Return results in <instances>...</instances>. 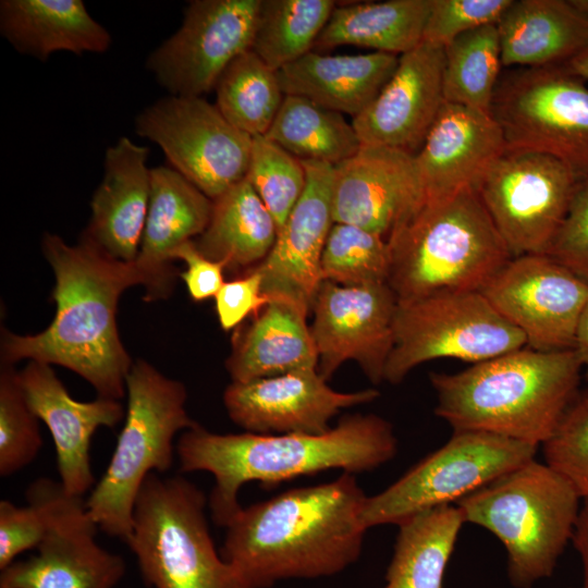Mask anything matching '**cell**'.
<instances>
[{
  "instance_id": "6da1fadb",
  "label": "cell",
  "mask_w": 588,
  "mask_h": 588,
  "mask_svg": "<svg viewBox=\"0 0 588 588\" xmlns=\"http://www.w3.org/2000/svg\"><path fill=\"white\" fill-rule=\"evenodd\" d=\"M42 252L56 279L51 323L33 335L1 334V364L30 359L76 372L98 396L121 400L133 365L121 342L117 309L130 286L146 280L135 262L117 260L82 237L75 246L46 233Z\"/></svg>"
},
{
  "instance_id": "7a4b0ae2",
  "label": "cell",
  "mask_w": 588,
  "mask_h": 588,
  "mask_svg": "<svg viewBox=\"0 0 588 588\" xmlns=\"http://www.w3.org/2000/svg\"><path fill=\"white\" fill-rule=\"evenodd\" d=\"M366 499L354 474L343 473L242 507L225 527L220 554L253 588L335 575L360 555Z\"/></svg>"
},
{
  "instance_id": "3957f363",
  "label": "cell",
  "mask_w": 588,
  "mask_h": 588,
  "mask_svg": "<svg viewBox=\"0 0 588 588\" xmlns=\"http://www.w3.org/2000/svg\"><path fill=\"white\" fill-rule=\"evenodd\" d=\"M175 451L181 471H208L215 477L209 497L211 517L226 527L242 509L237 495L245 483L272 487L330 469L370 471L395 456L397 440L382 417L353 414L317 436L221 434L197 424L182 432Z\"/></svg>"
},
{
  "instance_id": "277c9868",
  "label": "cell",
  "mask_w": 588,
  "mask_h": 588,
  "mask_svg": "<svg viewBox=\"0 0 588 588\" xmlns=\"http://www.w3.org/2000/svg\"><path fill=\"white\" fill-rule=\"evenodd\" d=\"M577 351L528 346L456 373H430L434 414L453 431H481L540 445L579 392Z\"/></svg>"
},
{
  "instance_id": "5b68a950",
  "label": "cell",
  "mask_w": 588,
  "mask_h": 588,
  "mask_svg": "<svg viewBox=\"0 0 588 588\" xmlns=\"http://www.w3.org/2000/svg\"><path fill=\"white\" fill-rule=\"evenodd\" d=\"M397 302L480 292L512 255L477 191L425 200L387 238Z\"/></svg>"
},
{
  "instance_id": "8992f818",
  "label": "cell",
  "mask_w": 588,
  "mask_h": 588,
  "mask_svg": "<svg viewBox=\"0 0 588 588\" xmlns=\"http://www.w3.org/2000/svg\"><path fill=\"white\" fill-rule=\"evenodd\" d=\"M580 497L546 463L532 460L455 503L465 523L493 534L507 552L515 588L550 577L572 541Z\"/></svg>"
},
{
  "instance_id": "52a82bcc",
  "label": "cell",
  "mask_w": 588,
  "mask_h": 588,
  "mask_svg": "<svg viewBox=\"0 0 588 588\" xmlns=\"http://www.w3.org/2000/svg\"><path fill=\"white\" fill-rule=\"evenodd\" d=\"M125 393V422L105 474L86 500L98 528L123 540L132 530L134 504L147 476L172 467L175 436L197 425L185 408L184 384L146 360L133 363Z\"/></svg>"
},
{
  "instance_id": "ba28073f",
  "label": "cell",
  "mask_w": 588,
  "mask_h": 588,
  "mask_svg": "<svg viewBox=\"0 0 588 588\" xmlns=\"http://www.w3.org/2000/svg\"><path fill=\"white\" fill-rule=\"evenodd\" d=\"M206 497L187 479L151 473L136 498L124 540L154 588H253L216 550Z\"/></svg>"
},
{
  "instance_id": "9c48e42d",
  "label": "cell",
  "mask_w": 588,
  "mask_h": 588,
  "mask_svg": "<svg viewBox=\"0 0 588 588\" xmlns=\"http://www.w3.org/2000/svg\"><path fill=\"white\" fill-rule=\"evenodd\" d=\"M490 113L507 149L552 156L580 180L588 177V86L565 64L500 76Z\"/></svg>"
},
{
  "instance_id": "30bf717a",
  "label": "cell",
  "mask_w": 588,
  "mask_h": 588,
  "mask_svg": "<svg viewBox=\"0 0 588 588\" xmlns=\"http://www.w3.org/2000/svg\"><path fill=\"white\" fill-rule=\"evenodd\" d=\"M525 346V335L481 292L399 302L394 345L384 380L397 384L413 368L437 358H456L474 365Z\"/></svg>"
},
{
  "instance_id": "8fae6325",
  "label": "cell",
  "mask_w": 588,
  "mask_h": 588,
  "mask_svg": "<svg viewBox=\"0 0 588 588\" xmlns=\"http://www.w3.org/2000/svg\"><path fill=\"white\" fill-rule=\"evenodd\" d=\"M538 445L481 431H453L440 449L424 457L380 493L367 497L362 520L367 528L404 520L456 503L502 475L535 460Z\"/></svg>"
},
{
  "instance_id": "7c38bea8",
  "label": "cell",
  "mask_w": 588,
  "mask_h": 588,
  "mask_svg": "<svg viewBox=\"0 0 588 588\" xmlns=\"http://www.w3.org/2000/svg\"><path fill=\"white\" fill-rule=\"evenodd\" d=\"M579 180L552 156L506 148L477 193L512 257L546 254Z\"/></svg>"
},
{
  "instance_id": "4fadbf2b",
  "label": "cell",
  "mask_w": 588,
  "mask_h": 588,
  "mask_svg": "<svg viewBox=\"0 0 588 588\" xmlns=\"http://www.w3.org/2000/svg\"><path fill=\"white\" fill-rule=\"evenodd\" d=\"M135 131L212 200L246 177L253 137L201 97L171 95L156 101L137 115Z\"/></svg>"
},
{
  "instance_id": "5bb4252c",
  "label": "cell",
  "mask_w": 588,
  "mask_h": 588,
  "mask_svg": "<svg viewBox=\"0 0 588 588\" xmlns=\"http://www.w3.org/2000/svg\"><path fill=\"white\" fill-rule=\"evenodd\" d=\"M260 0L189 1L180 28L146 66L172 96L201 97L252 47Z\"/></svg>"
},
{
  "instance_id": "9a60e30c",
  "label": "cell",
  "mask_w": 588,
  "mask_h": 588,
  "mask_svg": "<svg viewBox=\"0 0 588 588\" xmlns=\"http://www.w3.org/2000/svg\"><path fill=\"white\" fill-rule=\"evenodd\" d=\"M537 351L574 350L588 282L546 254L512 257L480 291Z\"/></svg>"
},
{
  "instance_id": "2e32d148",
  "label": "cell",
  "mask_w": 588,
  "mask_h": 588,
  "mask_svg": "<svg viewBox=\"0 0 588 588\" xmlns=\"http://www.w3.org/2000/svg\"><path fill=\"white\" fill-rule=\"evenodd\" d=\"M397 303L388 283L345 286L322 281L311 306L310 326L320 376L328 380L353 359L372 383L384 380Z\"/></svg>"
},
{
  "instance_id": "e0dca14e",
  "label": "cell",
  "mask_w": 588,
  "mask_h": 588,
  "mask_svg": "<svg viewBox=\"0 0 588 588\" xmlns=\"http://www.w3.org/2000/svg\"><path fill=\"white\" fill-rule=\"evenodd\" d=\"M367 389L343 393L330 388L317 369L298 370L245 382H231L223 393L229 417L247 432L322 434L341 409L376 400Z\"/></svg>"
},
{
  "instance_id": "ac0fdd59",
  "label": "cell",
  "mask_w": 588,
  "mask_h": 588,
  "mask_svg": "<svg viewBox=\"0 0 588 588\" xmlns=\"http://www.w3.org/2000/svg\"><path fill=\"white\" fill-rule=\"evenodd\" d=\"M305 189L279 230L268 256L253 268L262 277V291L309 314L322 282L321 254L332 226L333 166L302 160Z\"/></svg>"
},
{
  "instance_id": "d6986e66",
  "label": "cell",
  "mask_w": 588,
  "mask_h": 588,
  "mask_svg": "<svg viewBox=\"0 0 588 588\" xmlns=\"http://www.w3.org/2000/svg\"><path fill=\"white\" fill-rule=\"evenodd\" d=\"M444 47L422 40L400 56L395 72L352 124L362 145L415 156L443 103Z\"/></svg>"
},
{
  "instance_id": "ffe728a7",
  "label": "cell",
  "mask_w": 588,
  "mask_h": 588,
  "mask_svg": "<svg viewBox=\"0 0 588 588\" xmlns=\"http://www.w3.org/2000/svg\"><path fill=\"white\" fill-rule=\"evenodd\" d=\"M422 199L415 156L406 151L362 145L333 166V222L354 224L387 240Z\"/></svg>"
},
{
  "instance_id": "44dd1931",
  "label": "cell",
  "mask_w": 588,
  "mask_h": 588,
  "mask_svg": "<svg viewBox=\"0 0 588 588\" xmlns=\"http://www.w3.org/2000/svg\"><path fill=\"white\" fill-rule=\"evenodd\" d=\"M98 529L86 501L71 495L37 553L1 569L0 588H114L125 563L96 542Z\"/></svg>"
},
{
  "instance_id": "7402d4cb",
  "label": "cell",
  "mask_w": 588,
  "mask_h": 588,
  "mask_svg": "<svg viewBox=\"0 0 588 588\" xmlns=\"http://www.w3.org/2000/svg\"><path fill=\"white\" fill-rule=\"evenodd\" d=\"M29 407L50 430L60 482L71 494L84 497L95 487L90 443L99 427L113 428L125 416L120 400L98 396L74 400L50 365L30 360L19 371Z\"/></svg>"
},
{
  "instance_id": "603a6c76",
  "label": "cell",
  "mask_w": 588,
  "mask_h": 588,
  "mask_svg": "<svg viewBox=\"0 0 588 588\" xmlns=\"http://www.w3.org/2000/svg\"><path fill=\"white\" fill-rule=\"evenodd\" d=\"M505 150L502 130L490 112L445 101L415 155L424 199L477 191Z\"/></svg>"
},
{
  "instance_id": "cb8c5ba5",
  "label": "cell",
  "mask_w": 588,
  "mask_h": 588,
  "mask_svg": "<svg viewBox=\"0 0 588 588\" xmlns=\"http://www.w3.org/2000/svg\"><path fill=\"white\" fill-rule=\"evenodd\" d=\"M149 149L120 137L105 155V174L95 191L83 236L108 256L124 262L137 258L147 218L151 169Z\"/></svg>"
},
{
  "instance_id": "d4e9b609",
  "label": "cell",
  "mask_w": 588,
  "mask_h": 588,
  "mask_svg": "<svg viewBox=\"0 0 588 588\" xmlns=\"http://www.w3.org/2000/svg\"><path fill=\"white\" fill-rule=\"evenodd\" d=\"M212 199L171 167L151 169L149 207L136 260L145 277L146 299L167 297L176 271L173 253L207 228Z\"/></svg>"
},
{
  "instance_id": "484cf974",
  "label": "cell",
  "mask_w": 588,
  "mask_h": 588,
  "mask_svg": "<svg viewBox=\"0 0 588 588\" xmlns=\"http://www.w3.org/2000/svg\"><path fill=\"white\" fill-rule=\"evenodd\" d=\"M399 58L373 51L330 56L311 50L279 70L278 76L284 95L305 97L354 119L389 82Z\"/></svg>"
},
{
  "instance_id": "4316f807",
  "label": "cell",
  "mask_w": 588,
  "mask_h": 588,
  "mask_svg": "<svg viewBox=\"0 0 588 588\" xmlns=\"http://www.w3.org/2000/svg\"><path fill=\"white\" fill-rule=\"evenodd\" d=\"M497 27L505 66L566 64L588 46V16L572 0H512Z\"/></svg>"
},
{
  "instance_id": "83f0119b",
  "label": "cell",
  "mask_w": 588,
  "mask_h": 588,
  "mask_svg": "<svg viewBox=\"0 0 588 588\" xmlns=\"http://www.w3.org/2000/svg\"><path fill=\"white\" fill-rule=\"evenodd\" d=\"M307 314L272 299L252 322L237 329L225 366L233 382L317 369L318 354Z\"/></svg>"
},
{
  "instance_id": "f1b7e54d",
  "label": "cell",
  "mask_w": 588,
  "mask_h": 588,
  "mask_svg": "<svg viewBox=\"0 0 588 588\" xmlns=\"http://www.w3.org/2000/svg\"><path fill=\"white\" fill-rule=\"evenodd\" d=\"M0 30L15 50L38 60L57 51L103 53L112 41L81 0H2Z\"/></svg>"
},
{
  "instance_id": "f546056e",
  "label": "cell",
  "mask_w": 588,
  "mask_h": 588,
  "mask_svg": "<svg viewBox=\"0 0 588 588\" xmlns=\"http://www.w3.org/2000/svg\"><path fill=\"white\" fill-rule=\"evenodd\" d=\"M432 0L338 4L317 38L318 52L352 45L402 56L422 41Z\"/></svg>"
},
{
  "instance_id": "4dcf8cb0",
  "label": "cell",
  "mask_w": 588,
  "mask_h": 588,
  "mask_svg": "<svg viewBox=\"0 0 588 588\" xmlns=\"http://www.w3.org/2000/svg\"><path fill=\"white\" fill-rule=\"evenodd\" d=\"M278 225L250 184L243 180L212 200L209 223L194 241L206 257L228 270L261 262L272 249Z\"/></svg>"
},
{
  "instance_id": "1f68e13d",
  "label": "cell",
  "mask_w": 588,
  "mask_h": 588,
  "mask_svg": "<svg viewBox=\"0 0 588 588\" xmlns=\"http://www.w3.org/2000/svg\"><path fill=\"white\" fill-rule=\"evenodd\" d=\"M456 505H442L399 525L383 588H443L448 563L464 524Z\"/></svg>"
},
{
  "instance_id": "d6a6232c",
  "label": "cell",
  "mask_w": 588,
  "mask_h": 588,
  "mask_svg": "<svg viewBox=\"0 0 588 588\" xmlns=\"http://www.w3.org/2000/svg\"><path fill=\"white\" fill-rule=\"evenodd\" d=\"M265 136L299 160L331 166L354 156L362 146L342 113L296 95H284Z\"/></svg>"
},
{
  "instance_id": "836d02e7",
  "label": "cell",
  "mask_w": 588,
  "mask_h": 588,
  "mask_svg": "<svg viewBox=\"0 0 588 588\" xmlns=\"http://www.w3.org/2000/svg\"><path fill=\"white\" fill-rule=\"evenodd\" d=\"M336 2L260 0L250 50L279 71L314 50Z\"/></svg>"
},
{
  "instance_id": "e575fe53",
  "label": "cell",
  "mask_w": 588,
  "mask_h": 588,
  "mask_svg": "<svg viewBox=\"0 0 588 588\" xmlns=\"http://www.w3.org/2000/svg\"><path fill=\"white\" fill-rule=\"evenodd\" d=\"M213 89L221 114L252 137L266 135L284 98L278 72L250 49L225 68Z\"/></svg>"
},
{
  "instance_id": "d590c367",
  "label": "cell",
  "mask_w": 588,
  "mask_h": 588,
  "mask_svg": "<svg viewBox=\"0 0 588 588\" xmlns=\"http://www.w3.org/2000/svg\"><path fill=\"white\" fill-rule=\"evenodd\" d=\"M444 100L490 112L502 66L497 25L458 36L444 47Z\"/></svg>"
},
{
  "instance_id": "8d00e7d4",
  "label": "cell",
  "mask_w": 588,
  "mask_h": 588,
  "mask_svg": "<svg viewBox=\"0 0 588 588\" xmlns=\"http://www.w3.org/2000/svg\"><path fill=\"white\" fill-rule=\"evenodd\" d=\"M389 267L384 237L354 224H332L321 254L322 281L345 286L388 283Z\"/></svg>"
},
{
  "instance_id": "74e56055",
  "label": "cell",
  "mask_w": 588,
  "mask_h": 588,
  "mask_svg": "<svg viewBox=\"0 0 588 588\" xmlns=\"http://www.w3.org/2000/svg\"><path fill=\"white\" fill-rule=\"evenodd\" d=\"M70 495L60 481L38 478L26 491V506L0 501V569L21 553L37 549Z\"/></svg>"
},
{
  "instance_id": "f35d334b",
  "label": "cell",
  "mask_w": 588,
  "mask_h": 588,
  "mask_svg": "<svg viewBox=\"0 0 588 588\" xmlns=\"http://www.w3.org/2000/svg\"><path fill=\"white\" fill-rule=\"evenodd\" d=\"M245 180L270 211L280 230L301 198L307 176L302 160L265 135H259L253 137Z\"/></svg>"
},
{
  "instance_id": "ab89813d",
  "label": "cell",
  "mask_w": 588,
  "mask_h": 588,
  "mask_svg": "<svg viewBox=\"0 0 588 588\" xmlns=\"http://www.w3.org/2000/svg\"><path fill=\"white\" fill-rule=\"evenodd\" d=\"M39 419L32 411L13 365L0 372V476L8 477L29 465L42 446Z\"/></svg>"
},
{
  "instance_id": "60d3db41",
  "label": "cell",
  "mask_w": 588,
  "mask_h": 588,
  "mask_svg": "<svg viewBox=\"0 0 588 588\" xmlns=\"http://www.w3.org/2000/svg\"><path fill=\"white\" fill-rule=\"evenodd\" d=\"M544 463L588 499V389L579 390L552 436L542 444Z\"/></svg>"
},
{
  "instance_id": "b9f144b4",
  "label": "cell",
  "mask_w": 588,
  "mask_h": 588,
  "mask_svg": "<svg viewBox=\"0 0 588 588\" xmlns=\"http://www.w3.org/2000/svg\"><path fill=\"white\" fill-rule=\"evenodd\" d=\"M512 0H432L422 40L445 47L473 29L497 25Z\"/></svg>"
},
{
  "instance_id": "7bdbcfd3",
  "label": "cell",
  "mask_w": 588,
  "mask_h": 588,
  "mask_svg": "<svg viewBox=\"0 0 588 588\" xmlns=\"http://www.w3.org/2000/svg\"><path fill=\"white\" fill-rule=\"evenodd\" d=\"M546 255L588 282V177L579 180Z\"/></svg>"
},
{
  "instance_id": "ee69618b",
  "label": "cell",
  "mask_w": 588,
  "mask_h": 588,
  "mask_svg": "<svg viewBox=\"0 0 588 588\" xmlns=\"http://www.w3.org/2000/svg\"><path fill=\"white\" fill-rule=\"evenodd\" d=\"M215 299L218 320L224 331L235 329L250 315L257 316L271 302L262 291V277L255 269L225 281Z\"/></svg>"
},
{
  "instance_id": "f6af8a7d",
  "label": "cell",
  "mask_w": 588,
  "mask_h": 588,
  "mask_svg": "<svg viewBox=\"0 0 588 588\" xmlns=\"http://www.w3.org/2000/svg\"><path fill=\"white\" fill-rule=\"evenodd\" d=\"M174 259H180L186 265V270L180 277L195 302L215 297L225 282V264L203 255L196 247L194 240L182 244L173 253L172 260Z\"/></svg>"
},
{
  "instance_id": "bcb514c9",
  "label": "cell",
  "mask_w": 588,
  "mask_h": 588,
  "mask_svg": "<svg viewBox=\"0 0 588 588\" xmlns=\"http://www.w3.org/2000/svg\"><path fill=\"white\" fill-rule=\"evenodd\" d=\"M572 542L583 566V584L579 588H588V499L583 500Z\"/></svg>"
},
{
  "instance_id": "7dc6e473",
  "label": "cell",
  "mask_w": 588,
  "mask_h": 588,
  "mask_svg": "<svg viewBox=\"0 0 588 588\" xmlns=\"http://www.w3.org/2000/svg\"><path fill=\"white\" fill-rule=\"evenodd\" d=\"M575 350L580 357L588 380V297L579 319Z\"/></svg>"
},
{
  "instance_id": "c3c4849f",
  "label": "cell",
  "mask_w": 588,
  "mask_h": 588,
  "mask_svg": "<svg viewBox=\"0 0 588 588\" xmlns=\"http://www.w3.org/2000/svg\"><path fill=\"white\" fill-rule=\"evenodd\" d=\"M572 72L588 81V46L565 64Z\"/></svg>"
},
{
  "instance_id": "681fc988",
  "label": "cell",
  "mask_w": 588,
  "mask_h": 588,
  "mask_svg": "<svg viewBox=\"0 0 588 588\" xmlns=\"http://www.w3.org/2000/svg\"><path fill=\"white\" fill-rule=\"evenodd\" d=\"M574 5L588 16V0H572Z\"/></svg>"
}]
</instances>
